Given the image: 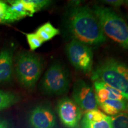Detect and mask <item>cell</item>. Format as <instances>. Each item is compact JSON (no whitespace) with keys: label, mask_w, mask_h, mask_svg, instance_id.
<instances>
[{"label":"cell","mask_w":128,"mask_h":128,"mask_svg":"<svg viewBox=\"0 0 128 128\" xmlns=\"http://www.w3.org/2000/svg\"><path fill=\"white\" fill-rule=\"evenodd\" d=\"M65 27L72 39L88 46H98L106 41L98 19L86 6L72 5L67 10Z\"/></svg>","instance_id":"1"},{"label":"cell","mask_w":128,"mask_h":128,"mask_svg":"<svg viewBox=\"0 0 128 128\" xmlns=\"http://www.w3.org/2000/svg\"><path fill=\"white\" fill-rule=\"evenodd\" d=\"M92 78L114 88L128 100V65L126 64L113 58L105 59L92 71Z\"/></svg>","instance_id":"2"},{"label":"cell","mask_w":128,"mask_h":128,"mask_svg":"<svg viewBox=\"0 0 128 128\" xmlns=\"http://www.w3.org/2000/svg\"><path fill=\"white\" fill-rule=\"evenodd\" d=\"M92 11L105 36L128 49V24L126 20L114 10L103 6L94 5Z\"/></svg>","instance_id":"3"},{"label":"cell","mask_w":128,"mask_h":128,"mask_svg":"<svg viewBox=\"0 0 128 128\" xmlns=\"http://www.w3.org/2000/svg\"><path fill=\"white\" fill-rule=\"evenodd\" d=\"M42 70V61L36 54L23 52L19 54L16 58V76L19 83L25 88L30 90L34 88Z\"/></svg>","instance_id":"4"},{"label":"cell","mask_w":128,"mask_h":128,"mask_svg":"<svg viewBox=\"0 0 128 128\" xmlns=\"http://www.w3.org/2000/svg\"><path fill=\"white\" fill-rule=\"evenodd\" d=\"M71 84L70 72L60 62H54L45 72L40 82L42 92L49 96H62L68 92Z\"/></svg>","instance_id":"5"},{"label":"cell","mask_w":128,"mask_h":128,"mask_svg":"<svg viewBox=\"0 0 128 128\" xmlns=\"http://www.w3.org/2000/svg\"><path fill=\"white\" fill-rule=\"evenodd\" d=\"M65 51L69 61L76 70L84 73L92 71L93 53L90 46L71 39L66 44Z\"/></svg>","instance_id":"6"},{"label":"cell","mask_w":128,"mask_h":128,"mask_svg":"<svg viewBox=\"0 0 128 128\" xmlns=\"http://www.w3.org/2000/svg\"><path fill=\"white\" fill-rule=\"evenodd\" d=\"M56 111L62 124L67 128H80L82 111L72 99L68 97L60 98Z\"/></svg>","instance_id":"7"},{"label":"cell","mask_w":128,"mask_h":128,"mask_svg":"<svg viewBox=\"0 0 128 128\" xmlns=\"http://www.w3.org/2000/svg\"><path fill=\"white\" fill-rule=\"evenodd\" d=\"M28 122L32 128H56L57 121L52 107L48 103L36 105L30 110Z\"/></svg>","instance_id":"8"},{"label":"cell","mask_w":128,"mask_h":128,"mask_svg":"<svg viewBox=\"0 0 128 128\" xmlns=\"http://www.w3.org/2000/svg\"><path fill=\"white\" fill-rule=\"evenodd\" d=\"M73 100L81 110L88 112L97 108L95 92L93 88L82 80H76L73 85Z\"/></svg>","instance_id":"9"},{"label":"cell","mask_w":128,"mask_h":128,"mask_svg":"<svg viewBox=\"0 0 128 128\" xmlns=\"http://www.w3.org/2000/svg\"><path fill=\"white\" fill-rule=\"evenodd\" d=\"M93 89L95 92L97 105L102 103L105 100H126L119 91L110 87L106 83L96 80L93 81Z\"/></svg>","instance_id":"10"},{"label":"cell","mask_w":128,"mask_h":128,"mask_svg":"<svg viewBox=\"0 0 128 128\" xmlns=\"http://www.w3.org/2000/svg\"><path fill=\"white\" fill-rule=\"evenodd\" d=\"M12 75V52L9 49L0 52V84L8 82Z\"/></svg>","instance_id":"11"},{"label":"cell","mask_w":128,"mask_h":128,"mask_svg":"<svg viewBox=\"0 0 128 128\" xmlns=\"http://www.w3.org/2000/svg\"><path fill=\"white\" fill-rule=\"evenodd\" d=\"M11 7L8 6L6 13V23H10L30 16L28 12L26 10L22 0L10 1Z\"/></svg>","instance_id":"12"},{"label":"cell","mask_w":128,"mask_h":128,"mask_svg":"<svg viewBox=\"0 0 128 128\" xmlns=\"http://www.w3.org/2000/svg\"><path fill=\"white\" fill-rule=\"evenodd\" d=\"M35 33L44 42L50 40L53 38L60 34V31L55 28L50 22H47L39 27Z\"/></svg>","instance_id":"13"},{"label":"cell","mask_w":128,"mask_h":128,"mask_svg":"<svg viewBox=\"0 0 128 128\" xmlns=\"http://www.w3.org/2000/svg\"><path fill=\"white\" fill-rule=\"evenodd\" d=\"M18 101L19 97L16 94L0 90V111L10 108Z\"/></svg>","instance_id":"14"},{"label":"cell","mask_w":128,"mask_h":128,"mask_svg":"<svg viewBox=\"0 0 128 128\" xmlns=\"http://www.w3.org/2000/svg\"><path fill=\"white\" fill-rule=\"evenodd\" d=\"M80 124L82 128H112L110 116L97 122H88L82 119Z\"/></svg>","instance_id":"15"},{"label":"cell","mask_w":128,"mask_h":128,"mask_svg":"<svg viewBox=\"0 0 128 128\" xmlns=\"http://www.w3.org/2000/svg\"><path fill=\"white\" fill-rule=\"evenodd\" d=\"M112 128H128V114L120 113L110 117Z\"/></svg>","instance_id":"16"},{"label":"cell","mask_w":128,"mask_h":128,"mask_svg":"<svg viewBox=\"0 0 128 128\" xmlns=\"http://www.w3.org/2000/svg\"><path fill=\"white\" fill-rule=\"evenodd\" d=\"M100 104H105L109 106L112 107L113 108L117 110L119 113H122V112L126 111L128 104L126 100H110V99L105 100L103 102H102Z\"/></svg>","instance_id":"17"},{"label":"cell","mask_w":128,"mask_h":128,"mask_svg":"<svg viewBox=\"0 0 128 128\" xmlns=\"http://www.w3.org/2000/svg\"><path fill=\"white\" fill-rule=\"evenodd\" d=\"M107 116L103 112L96 109L86 112L82 119L88 122H97L105 119Z\"/></svg>","instance_id":"18"},{"label":"cell","mask_w":128,"mask_h":128,"mask_svg":"<svg viewBox=\"0 0 128 128\" xmlns=\"http://www.w3.org/2000/svg\"><path fill=\"white\" fill-rule=\"evenodd\" d=\"M27 40L31 50H34L40 47L44 42L36 33H28L26 34Z\"/></svg>","instance_id":"19"},{"label":"cell","mask_w":128,"mask_h":128,"mask_svg":"<svg viewBox=\"0 0 128 128\" xmlns=\"http://www.w3.org/2000/svg\"><path fill=\"white\" fill-rule=\"evenodd\" d=\"M22 1L26 10L29 13L30 17H32L36 12L34 4L32 2V0H22Z\"/></svg>","instance_id":"20"},{"label":"cell","mask_w":128,"mask_h":128,"mask_svg":"<svg viewBox=\"0 0 128 128\" xmlns=\"http://www.w3.org/2000/svg\"><path fill=\"white\" fill-rule=\"evenodd\" d=\"M32 1L34 5L36 12L44 7H48L51 2L50 1H47V0H32Z\"/></svg>","instance_id":"21"},{"label":"cell","mask_w":128,"mask_h":128,"mask_svg":"<svg viewBox=\"0 0 128 128\" xmlns=\"http://www.w3.org/2000/svg\"><path fill=\"white\" fill-rule=\"evenodd\" d=\"M8 6L6 3L0 1V23H6V17Z\"/></svg>","instance_id":"22"},{"label":"cell","mask_w":128,"mask_h":128,"mask_svg":"<svg viewBox=\"0 0 128 128\" xmlns=\"http://www.w3.org/2000/svg\"><path fill=\"white\" fill-rule=\"evenodd\" d=\"M102 2L109 5L112 7L119 8L123 4H124V1H122V0H104V1H102Z\"/></svg>","instance_id":"23"},{"label":"cell","mask_w":128,"mask_h":128,"mask_svg":"<svg viewBox=\"0 0 128 128\" xmlns=\"http://www.w3.org/2000/svg\"><path fill=\"white\" fill-rule=\"evenodd\" d=\"M0 128H12V124L7 119L0 117Z\"/></svg>","instance_id":"24"},{"label":"cell","mask_w":128,"mask_h":128,"mask_svg":"<svg viewBox=\"0 0 128 128\" xmlns=\"http://www.w3.org/2000/svg\"><path fill=\"white\" fill-rule=\"evenodd\" d=\"M124 3H125V4H126V6H127L128 7V0H127V1H124Z\"/></svg>","instance_id":"25"},{"label":"cell","mask_w":128,"mask_h":128,"mask_svg":"<svg viewBox=\"0 0 128 128\" xmlns=\"http://www.w3.org/2000/svg\"><path fill=\"white\" fill-rule=\"evenodd\" d=\"M126 112H127V114H128V106H127V108H126Z\"/></svg>","instance_id":"26"}]
</instances>
